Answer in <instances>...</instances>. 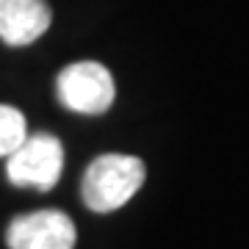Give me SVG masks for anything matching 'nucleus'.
I'll return each mask as SVG.
<instances>
[{
	"instance_id": "nucleus-1",
	"label": "nucleus",
	"mask_w": 249,
	"mask_h": 249,
	"mask_svg": "<svg viewBox=\"0 0 249 249\" xmlns=\"http://www.w3.org/2000/svg\"><path fill=\"white\" fill-rule=\"evenodd\" d=\"M144 160L136 155H100L86 166L83 180H80V196L83 205L94 213H111L116 208H122L127 199L144 183Z\"/></svg>"
},
{
	"instance_id": "nucleus-2",
	"label": "nucleus",
	"mask_w": 249,
	"mask_h": 249,
	"mask_svg": "<svg viewBox=\"0 0 249 249\" xmlns=\"http://www.w3.org/2000/svg\"><path fill=\"white\" fill-rule=\"evenodd\" d=\"M58 103L67 111L86 116H100L114 106L116 86L111 72L97 61H78L58 72L55 78Z\"/></svg>"
},
{
	"instance_id": "nucleus-3",
	"label": "nucleus",
	"mask_w": 249,
	"mask_h": 249,
	"mask_svg": "<svg viewBox=\"0 0 249 249\" xmlns=\"http://www.w3.org/2000/svg\"><path fill=\"white\" fill-rule=\"evenodd\" d=\"M64 169V147L53 133L28 136L17 150L6 158V175L19 188L50 191Z\"/></svg>"
},
{
	"instance_id": "nucleus-4",
	"label": "nucleus",
	"mask_w": 249,
	"mask_h": 249,
	"mask_svg": "<svg viewBox=\"0 0 249 249\" xmlns=\"http://www.w3.org/2000/svg\"><path fill=\"white\" fill-rule=\"evenodd\" d=\"M75 224L61 211H34L11 219L6 230L9 249H75Z\"/></svg>"
},
{
	"instance_id": "nucleus-5",
	"label": "nucleus",
	"mask_w": 249,
	"mask_h": 249,
	"mask_svg": "<svg viewBox=\"0 0 249 249\" xmlns=\"http://www.w3.org/2000/svg\"><path fill=\"white\" fill-rule=\"evenodd\" d=\"M53 11L45 0H0V42L9 47L34 45L50 28Z\"/></svg>"
},
{
	"instance_id": "nucleus-6",
	"label": "nucleus",
	"mask_w": 249,
	"mask_h": 249,
	"mask_svg": "<svg viewBox=\"0 0 249 249\" xmlns=\"http://www.w3.org/2000/svg\"><path fill=\"white\" fill-rule=\"evenodd\" d=\"M25 139H28V122L22 111L0 103V158H9Z\"/></svg>"
}]
</instances>
